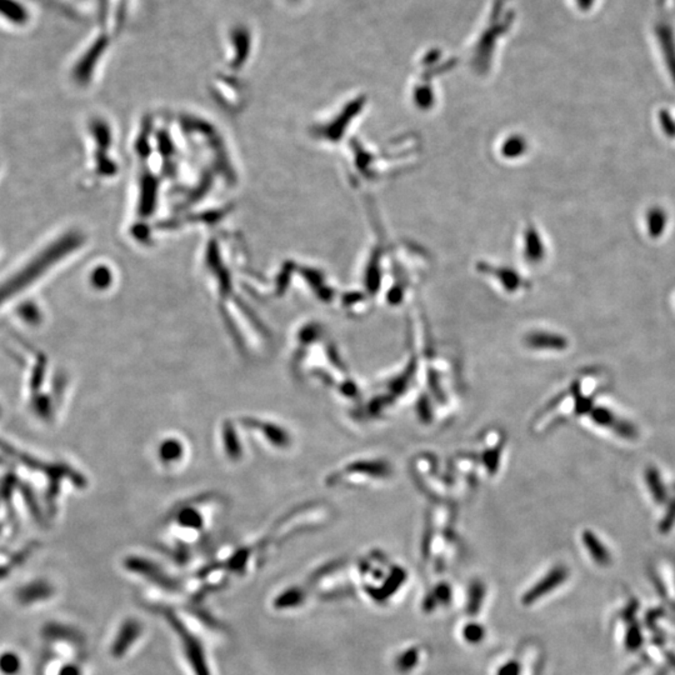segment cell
<instances>
[{"instance_id":"7","label":"cell","mask_w":675,"mask_h":675,"mask_svg":"<svg viewBox=\"0 0 675 675\" xmlns=\"http://www.w3.org/2000/svg\"><path fill=\"white\" fill-rule=\"evenodd\" d=\"M303 593L298 588L284 589L271 600V607L276 610H289L297 608L302 603Z\"/></svg>"},{"instance_id":"14","label":"cell","mask_w":675,"mask_h":675,"mask_svg":"<svg viewBox=\"0 0 675 675\" xmlns=\"http://www.w3.org/2000/svg\"><path fill=\"white\" fill-rule=\"evenodd\" d=\"M579 3L582 4V6H589V4H590V0H579Z\"/></svg>"},{"instance_id":"13","label":"cell","mask_w":675,"mask_h":675,"mask_svg":"<svg viewBox=\"0 0 675 675\" xmlns=\"http://www.w3.org/2000/svg\"><path fill=\"white\" fill-rule=\"evenodd\" d=\"M660 124H661V128L668 137L675 138V120L669 112H660Z\"/></svg>"},{"instance_id":"10","label":"cell","mask_w":675,"mask_h":675,"mask_svg":"<svg viewBox=\"0 0 675 675\" xmlns=\"http://www.w3.org/2000/svg\"><path fill=\"white\" fill-rule=\"evenodd\" d=\"M584 539H585V542H587V545H588V549L590 550L592 557H593L597 562H600V564L608 562V553H607V550H604V548L602 547V544L597 540V538L592 537L590 534H587V537H584Z\"/></svg>"},{"instance_id":"11","label":"cell","mask_w":675,"mask_h":675,"mask_svg":"<svg viewBox=\"0 0 675 675\" xmlns=\"http://www.w3.org/2000/svg\"><path fill=\"white\" fill-rule=\"evenodd\" d=\"M51 589L49 587H46L44 584H41V585H36V590L33 588L24 589V592L21 593V598L24 603H28V602H34V600H39V599H46L48 597H51Z\"/></svg>"},{"instance_id":"4","label":"cell","mask_w":675,"mask_h":675,"mask_svg":"<svg viewBox=\"0 0 675 675\" xmlns=\"http://www.w3.org/2000/svg\"><path fill=\"white\" fill-rule=\"evenodd\" d=\"M145 627L140 619L128 617L123 619L112 637L109 653L112 659L123 660L143 639Z\"/></svg>"},{"instance_id":"8","label":"cell","mask_w":675,"mask_h":675,"mask_svg":"<svg viewBox=\"0 0 675 675\" xmlns=\"http://www.w3.org/2000/svg\"><path fill=\"white\" fill-rule=\"evenodd\" d=\"M666 226V214L660 208H654L648 213V229L650 236L658 238Z\"/></svg>"},{"instance_id":"6","label":"cell","mask_w":675,"mask_h":675,"mask_svg":"<svg viewBox=\"0 0 675 675\" xmlns=\"http://www.w3.org/2000/svg\"><path fill=\"white\" fill-rule=\"evenodd\" d=\"M658 38H659L660 46L663 49L666 66L669 69L671 78L675 83V43L674 38L669 28L661 26L658 29Z\"/></svg>"},{"instance_id":"9","label":"cell","mask_w":675,"mask_h":675,"mask_svg":"<svg viewBox=\"0 0 675 675\" xmlns=\"http://www.w3.org/2000/svg\"><path fill=\"white\" fill-rule=\"evenodd\" d=\"M530 344L535 348L547 349H562L565 345V342L562 338L552 337V335H540V337H533Z\"/></svg>"},{"instance_id":"2","label":"cell","mask_w":675,"mask_h":675,"mask_svg":"<svg viewBox=\"0 0 675 675\" xmlns=\"http://www.w3.org/2000/svg\"><path fill=\"white\" fill-rule=\"evenodd\" d=\"M159 613L164 620H167L169 628L178 637L183 655L192 673L194 675H213L202 637L190 629L180 613L173 609L163 607L159 609Z\"/></svg>"},{"instance_id":"1","label":"cell","mask_w":675,"mask_h":675,"mask_svg":"<svg viewBox=\"0 0 675 675\" xmlns=\"http://www.w3.org/2000/svg\"><path fill=\"white\" fill-rule=\"evenodd\" d=\"M224 509V499L216 494H202L177 504L164 520L170 557L177 562H188L190 548L206 538L215 517L221 516Z\"/></svg>"},{"instance_id":"5","label":"cell","mask_w":675,"mask_h":675,"mask_svg":"<svg viewBox=\"0 0 675 675\" xmlns=\"http://www.w3.org/2000/svg\"><path fill=\"white\" fill-rule=\"evenodd\" d=\"M157 458L160 466L172 473L183 469L189 459L188 443L182 435H168L159 441Z\"/></svg>"},{"instance_id":"12","label":"cell","mask_w":675,"mask_h":675,"mask_svg":"<svg viewBox=\"0 0 675 675\" xmlns=\"http://www.w3.org/2000/svg\"><path fill=\"white\" fill-rule=\"evenodd\" d=\"M19 666H21V663H19V659H18L16 655L6 653L0 658V670L4 674H14L19 670Z\"/></svg>"},{"instance_id":"3","label":"cell","mask_w":675,"mask_h":675,"mask_svg":"<svg viewBox=\"0 0 675 675\" xmlns=\"http://www.w3.org/2000/svg\"><path fill=\"white\" fill-rule=\"evenodd\" d=\"M123 564L124 568L127 569L129 573L134 574L144 580H148L154 588L160 589L167 593H179V583L174 578H172L157 562H152L147 558L135 555L124 559Z\"/></svg>"}]
</instances>
